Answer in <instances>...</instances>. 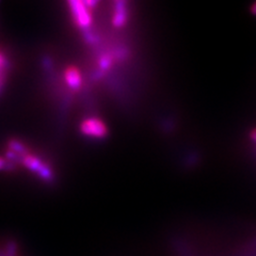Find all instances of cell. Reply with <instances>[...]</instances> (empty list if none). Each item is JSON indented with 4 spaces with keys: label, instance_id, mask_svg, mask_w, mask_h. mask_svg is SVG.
<instances>
[{
    "label": "cell",
    "instance_id": "obj_1",
    "mask_svg": "<svg viewBox=\"0 0 256 256\" xmlns=\"http://www.w3.org/2000/svg\"><path fill=\"white\" fill-rule=\"evenodd\" d=\"M70 12L76 25L80 28H88L92 24V14L86 2H70Z\"/></svg>",
    "mask_w": 256,
    "mask_h": 256
},
{
    "label": "cell",
    "instance_id": "obj_4",
    "mask_svg": "<svg viewBox=\"0 0 256 256\" xmlns=\"http://www.w3.org/2000/svg\"><path fill=\"white\" fill-rule=\"evenodd\" d=\"M126 18H127V13H126L125 2H118L114 15V25L116 27L123 26L126 22V20H127Z\"/></svg>",
    "mask_w": 256,
    "mask_h": 256
},
{
    "label": "cell",
    "instance_id": "obj_3",
    "mask_svg": "<svg viewBox=\"0 0 256 256\" xmlns=\"http://www.w3.org/2000/svg\"><path fill=\"white\" fill-rule=\"evenodd\" d=\"M66 84L70 86L73 88V89H77V88L80 86L82 82V74H80V72L76 68H68L66 70Z\"/></svg>",
    "mask_w": 256,
    "mask_h": 256
},
{
    "label": "cell",
    "instance_id": "obj_2",
    "mask_svg": "<svg viewBox=\"0 0 256 256\" xmlns=\"http://www.w3.org/2000/svg\"><path fill=\"white\" fill-rule=\"evenodd\" d=\"M80 130L88 137L102 138L107 134V126L98 118H86L82 123Z\"/></svg>",
    "mask_w": 256,
    "mask_h": 256
}]
</instances>
